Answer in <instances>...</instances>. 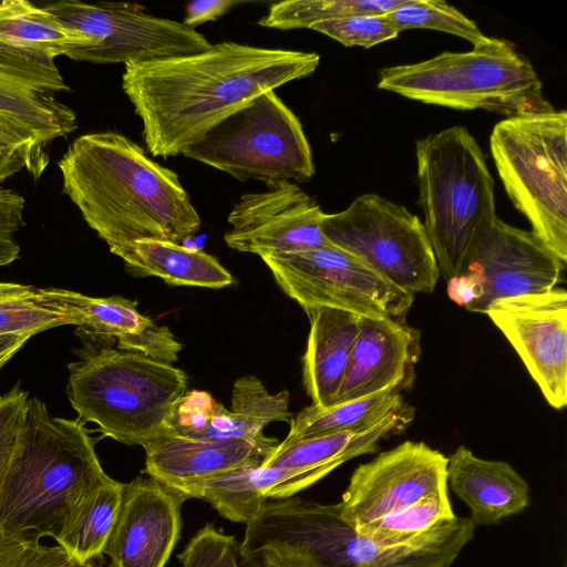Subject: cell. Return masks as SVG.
I'll return each instance as SVG.
<instances>
[{
  "instance_id": "obj_3",
  "label": "cell",
  "mask_w": 567,
  "mask_h": 567,
  "mask_svg": "<svg viewBox=\"0 0 567 567\" xmlns=\"http://www.w3.org/2000/svg\"><path fill=\"white\" fill-rule=\"evenodd\" d=\"M95 442L81 420L51 416L45 403L28 399L0 485V530L23 543L56 542L72 511L110 477Z\"/></svg>"
},
{
  "instance_id": "obj_11",
  "label": "cell",
  "mask_w": 567,
  "mask_h": 567,
  "mask_svg": "<svg viewBox=\"0 0 567 567\" xmlns=\"http://www.w3.org/2000/svg\"><path fill=\"white\" fill-rule=\"evenodd\" d=\"M44 9L86 40L85 45L65 52L75 61L127 64L193 54L212 47L195 29L131 4L68 0Z\"/></svg>"
},
{
  "instance_id": "obj_13",
  "label": "cell",
  "mask_w": 567,
  "mask_h": 567,
  "mask_svg": "<svg viewBox=\"0 0 567 567\" xmlns=\"http://www.w3.org/2000/svg\"><path fill=\"white\" fill-rule=\"evenodd\" d=\"M519 355L547 403L567 404V292L501 298L485 311Z\"/></svg>"
},
{
  "instance_id": "obj_25",
  "label": "cell",
  "mask_w": 567,
  "mask_h": 567,
  "mask_svg": "<svg viewBox=\"0 0 567 567\" xmlns=\"http://www.w3.org/2000/svg\"><path fill=\"white\" fill-rule=\"evenodd\" d=\"M289 392L270 393L255 375L237 379L233 386L231 405L221 403L203 439H264V429L272 422H290Z\"/></svg>"
},
{
  "instance_id": "obj_9",
  "label": "cell",
  "mask_w": 567,
  "mask_h": 567,
  "mask_svg": "<svg viewBox=\"0 0 567 567\" xmlns=\"http://www.w3.org/2000/svg\"><path fill=\"white\" fill-rule=\"evenodd\" d=\"M327 240L360 259L396 287L415 296L432 293L437 261L420 218L378 194H362L346 209L323 214Z\"/></svg>"
},
{
  "instance_id": "obj_5",
  "label": "cell",
  "mask_w": 567,
  "mask_h": 567,
  "mask_svg": "<svg viewBox=\"0 0 567 567\" xmlns=\"http://www.w3.org/2000/svg\"><path fill=\"white\" fill-rule=\"evenodd\" d=\"M419 205L440 276L456 277L496 217L494 182L485 156L463 126L416 141Z\"/></svg>"
},
{
  "instance_id": "obj_15",
  "label": "cell",
  "mask_w": 567,
  "mask_h": 567,
  "mask_svg": "<svg viewBox=\"0 0 567 567\" xmlns=\"http://www.w3.org/2000/svg\"><path fill=\"white\" fill-rule=\"evenodd\" d=\"M323 214L297 184L281 183L244 194L228 215L231 229L224 239L229 248L259 257L328 246Z\"/></svg>"
},
{
  "instance_id": "obj_40",
  "label": "cell",
  "mask_w": 567,
  "mask_h": 567,
  "mask_svg": "<svg viewBox=\"0 0 567 567\" xmlns=\"http://www.w3.org/2000/svg\"><path fill=\"white\" fill-rule=\"evenodd\" d=\"M241 3L236 0H198L186 6V16L183 24L194 29L207 21H215L231 8Z\"/></svg>"
},
{
  "instance_id": "obj_23",
  "label": "cell",
  "mask_w": 567,
  "mask_h": 567,
  "mask_svg": "<svg viewBox=\"0 0 567 567\" xmlns=\"http://www.w3.org/2000/svg\"><path fill=\"white\" fill-rule=\"evenodd\" d=\"M310 331L302 378L312 404L331 405L343 381L359 333L361 316L329 307L307 311Z\"/></svg>"
},
{
  "instance_id": "obj_38",
  "label": "cell",
  "mask_w": 567,
  "mask_h": 567,
  "mask_svg": "<svg viewBox=\"0 0 567 567\" xmlns=\"http://www.w3.org/2000/svg\"><path fill=\"white\" fill-rule=\"evenodd\" d=\"M28 393L17 384L0 395V485L23 421Z\"/></svg>"
},
{
  "instance_id": "obj_30",
  "label": "cell",
  "mask_w": 567,
  "mask_h": 567,
  "mask_svg": "<svg viewBox=\"0 0 567 567\" xmlns=\"http://www.w3.org/2000/svg\"><path fill=\"white\" fill-rule=\"evenodd\" d=\"M405 0H288L272 4L259 21L265 28L291 30L361 14H386Z\"/></svg>"
},
{
  "instance_id": "obj_21",
  "label": "cell",
  "mask_w": 567,
  "mask_h": 567,
  "mask_svg": "<svg viewBox=\"0 0 567 567\" xmlns=\"http://www.w3.org/2000/svg\"><path fill=\"white\" fill-rule=\"evenodd\" d=\"M331 472L326 467L284 468L261 464L235 468L174 488L188 498L204 499L231 522L246 524L265 503L289 498Z\"/></svg>"
},
{
  "instance_id": "obj_34",
  "label": "cell",
  "mask_w": 567,
  "mask_h": 567,
  "mask_svg": "<svg viewBox=\"0 0 567 567\" xmlns=\"http://www.w3.org/2000/svg\"><path fill=\"white\" fill-rule=\"evenodd\" d=\"M239 543L231 535L206 524L188 542L177 557L182 567H240Z\"/></svg>"
},
{
  "instance_id": "obj_18",
  "label": "cell",
  "mask_w": 567,
  "mask_h": 567,
  "mask_svg": "<svg viewBox=\"0 0 567 567\" xmlns=\"http://www.w3.org/2000/svg\"><path fill=\"white\" fill-rule=\"evenodd\" d=\"M421 355V334L403 317H361L343 381L332 404L410 390Z\"/></svg>"
},
{
  "instance_id": "obj_17",
  "label": "cell",
  "mask_w": 567,
  "mask_h": 567,
  "mask_svg": "<svg viewBox=\"0 0 567 567\" xmlns=\"http://www.w3.org/2000/svg\"><path fill=\"white\" fill-rule=\"evenodd\" d=\"M54 58L0 42V114L48 145L78 128L75 112L54 97L70 90Z\"/></svg>"
},
{
  "instance_id": "obj_36",
  "label": "cell",
  "mask_w": 567,
  "mask_h": 567,
  "mask_svg": "<svg viewBox=\"0 0 567 567\" xmlns=\"http://www.w3.org/2000/svg\"><path fill=\"white\" fill-rule=\"evenodd\" d=\"M0 567H80L60 546L23 543L0 530Z\"/></svg>"
},
{
  "instance_id": "obj_14",
  "label": "cell",
  "mask_w": 567,
  "mask_h": 567,
  "mask_svg": "<svg viewBox=\"0 0 567 567\" xmlns=\"http://www.w3.org/2000/svg\"><path fill=\"white\" fill-rule=\"evenodd\" d=\"M449 458L423 442L405 441L360 464L339 503L354 527L447 492Z\"/></svg>"
},
{
  "instance_id": "obj_8",
  "label": "cell",
  "mask_w": 567,
  "mask_h": 567,
  "mask_svg": "<svg viewBox=\"0 0 567 567\" xmlns=\"http://www.w3.org/2000/svg\"><path fill=\"white\" fill-rule=\"evenodd\" d=\"M183 155L239 181L255 179L268 187L305 183L315 175L302 125L275 91L224 118Z\"/></svg>"
},
{
  "instance_id": "obj_16",
  "label": "cell",
  "mask_w": 567,
  "mask_h": 567,
  "mask_svg": "<svg viewBox=\"0 0 567 567\" xmlns=\"http://www.w3.org/2000/svg\"><path fill=\"white\" fill-rule=\"evenodd\" d=\"M186 499L152 476L124 484L120 513L103 550L109 567H164L179 538Z\"/></svg>"
},
{
  "instance_id": "obj_2",
  "label": "cell",
  "mask_w": 567,
  "mask_h": 567,
  "mask_svg": "<svg viewBox=\"0 0 567 567\" xmlns=\"http://www.w3.org/2000/svg\"><path fill=\"white\" fill-rule=\"evenodd\" d=\"M58 167L63 193L113 255L144 239L182 245L200 228L177 174L120 133L76 137Z\"/></svg>"
},
{
  "instance_id": "obj_35",
  "label": "cell",
  "mask_w": 567,
  "mask_h": 567,
  "mask_svg": "<svg viewBox=\"0 0 567 567\" xmlns=\"http://www.w3.org/2000/svg\"><path fill=\"white\" fill-rule=\"evenodd\" d=\"M219 402L206 391L185 392L173 405L164 425L165 432L188 439H203Z\"/></svg>"
},
{
  "instance_id": "obj_7",
  "label": "cell",
  "mask_w": 567,
  "mask_h": 567,
  "mask_svg": "<svg viewBox=\"0 0 567 567\" xmlns=\"http://www.w3.org/2000/svg\"><path fill=\"white\" fill-rule=\"evenodd\" d=\"M499 178L532 231L567 261V112L507 117L489 138Z\"/></svg>"
},
{
  "instance_id": "obj_22",
  "label": "cell",
  "mask_w": 567,
  "mask_h": 567,
  "mask_svg": "<svg viewBox=\"0 0 567 567\" xmlns=\"http://www.w3.org/2000/svg\"><path fill=\"white\" fill-rule=\"evenodd\" d=\"M447 462V484L470 508L473 525H493L529 504L527 482L506 462L476 456L458 446Z\"/></svg>"
},
{
  "instance_id": "obj_19",
  "label": "cell",
  "mask_w": 567,
  "mask_h": 567,
  "mask_svg": "<svg viewBox=\"0 0 567 567\" xmlns=\"http://www.w3.org/2000/svg\"><path fill=\"white\" fill-rule=\"evenodd\" d=\"M52 310L91 339L116 341L121 350L134 351L173 364L182 344L167 326H159L137 310V302L121 296L90 297L63 288H40Z\"/></svg>"
},
{
  "instance_id": "obj_6",
  "label": "cell",
  "mask_w": 567,
  "mask_h": 567,
  "mask_svg": "<svg viewBox=\"0 0 567 567\" xmlns=\"http://www.w3.org/2000/svg\"><path fill=\"white\" fill-rule=\"evenodd\" d=\"M68 368L66 394L79 420L126 445H143L162 433L188 384L173 364L111 347H87Z\"/></svg>"
},
{
  "instance_id": "obj_33",
  "label": "cell",
  "mask_w": 567,
  "mask_h": 567,
  "mask_svg": "<svg viewBox=\"0 0 567 567\" xmlns=\"http://www.w3.org/2000/svg\"><path fill=\"white\" fill-rule=\"evenodd\" d=\"M310 29L346 47L371 48L396 38L400 31L385 14H361L315 23Z\"/></svg>"
},
{
  "instance_id": "obj_4",
  "label": "cell",
  "mask_w": 567,
  "mask_h": 567,
  "mask_svg": "<svg viewBox=\"0 0 567 567\" xmlns=\"http://www.w3.org/2000/svg\"><path fill=\"white\" fill-rule=\"evenodd\" d=\"M378 87L426 104L485 110L505 118L554 111L529 60L504 39L487 38L465 52L383 68Z\"/></svg>"
},
{
  "instance_id": "obj_31",
  "label": "cell",
  "mask_w": 567,
  "mask_h": 567,
  "mask_svg": "<svg viewBox=\"0 0 567 567\" xmlns=\"http://www.w3.org/2000/svg\"><path fill=\"white\" fill-rule=\"evenodd\" d=\"M70 321L50 308L40 288L0 281V336L19 333L34 336Z\"/></svg>"
},
{
  "instance_id": "obj_24",
  "label": "cell",
  "mask_w": 567,
  "mask_h": 567,
  "mask_svg": "<svg viewBox=\"0 0 567 567\" xmlns=\"http://www.w3.org/2000/svg\"><path fill=\"white\" fill-rule=\"evenodd\" d=\"M115 255L130 274L155 276L168 285L220 289L234 282L231 274L212 255L169 241L138 240Z\"/></svg>"
},
{
  "instance_id": "obj_20",
  "label": "cell",
  "mask_w": 567,
  "mask_h": 567,
  "mask_svg": "<svg viewBox=\"0 0 567 567\" xmlns=\"http://www.w3.org/2000/svg\"><path fill=\"white\" fill-rule=\"evenodd\" d=\"M278 441L241 439H188L165 431L142 446L145 472L172 487L208 478L235 468L261 465Z\"/></svg>"
},
{
  "instance_id": "obj_28",
  "label": "cell",
  "mask_w": 567,
  "mask_h": 567,
  "mask_svg": "<svg viewBox=\"0 0 567 567\" xmlns=\"http://www.w3.org/2000/svg\"><path fill=\"white\" fill-rule=\"evenodd\" d=\"M406 405L401 393L393 392L348 400L324 408L311 404L291 419L290 431L285 441L363 430Z\"/></svg>"
},
{
  "instance_id": "obj_26",
  "label": "cell",
  "mask_w": 567,
  "mask_h": 567,
  "mask_svg": "<svg viewBox=\"0 0 567 567\" xmlns=\"http://www.w3.org/2000/svg\"><path fill=\"white\" fill-rule=\"evenodd\" d=\"M124 484L111 477L89 492L72 511L56 539L80 567L100 557L116 523Z\"/></svg>"
},
{
  "instance_id": "obj_12",
  "label": "cell",
  "mask_w": 567,
  "mask_h": 567,
  "mask_svg": "<svg viewBox=\"0 0 567 567\" xmlns=\"http://www.w3.org/2000/svg\"><path fill=\"white\" fill-rule=\"evenodd\" d=\"M566 264L533 231L497 216L486 227L461 272L446 281L449 298L472 312L485 313L497 299L554 289Z\"/></svg>"
},
{
  "instance_id": "obj_42",
  "label": "cell",
  "mask_w": 567,
  "mask_h": 567,
  "mask_svg": "<svg viewBox=\"0 0 567 567\" xmlns=\"http://www.w3.org/2000/svg\"><path fill=\"white\" fill-rule=\"evenodd\" d=\"M23 168L27 161L21 154L0 152V184Z\"/></svg>"
},
{
  "instance_id": "obj_27",
  "label": "cell",
  "mask_w": 567,
  "mask_h": 567,
  "mask_svg": "<svg viewBox=\"0 0 567 567\" xmlns=\"http://www.w3.org/2000/svg\"><path fill=\"white\" fill-rule=\"evenodd\" d=\"M0 42L54 59L74 45L86 44L81 34L56 20L44 7L25 0L0 2Z\"/></svg>"
},
{
  "instance_id": "obj_29",
  "label": "cell",
  "mask_w": 567,
  "mask_h": 567,
  "mask_svg": "<svg viewBox=\"0 0 567 567\" xmlns=\"http://www.w3.org/2000/svg\"><path fill=\"white\" fill-rule=\"evenodd\" d=\"M455 514L447 492L433 494L402 509L355 527L364 537L382 546L405 544Z\"/></svg>"
},
{
  "instance_id": "obj_10",
  "label": "cell",
  "mask_w": 567,
  "mask_h": 567,
  "mask_svg": "<svg viewBox=\"0 0 567 567\" xmlns=\"http://www.w3.org/2000/svg\"><path fill=\"white\" fill-rule=\"evenodd\" d=\"M260 258L306 312L329 307L361 317H403L414 300V295L333 245Z\"/></svg>"
},
{
  "instance_id": "obj_39",
  "label": "cell",
  "mask_w": 567,
  "mask_h": 567,
  "mask_svg": "<svg viewBox=\"0 0 567 567\" xmlns=\"http://www.w3.org/2000/svg\"><path fill=\"white\" fill-rule=\"evenodd\" d=\"M25 199L16 190L0 188V267L19 258L20 247L14 235L25 225Z\"/></svg>"
},
{
  "instance_id": "obj_41",
  "label": "cell",
  "mask_w": 567,
  "mask_h": 567,
  "mask_svg": "<svg viewBox=\"0 0 567 567\" xmlns=\"http://www.w3.org/2000/svg\"><path fill=\"white\" fill-rule=\"evenodd\" d=\"M31 338L29 334L8 333L0 336V369L23 347Z\"/></svg>"
},
{
  "instance_id": "obj_32",
  "label": "cell",
  "mask_w": 567,
  "mask_h": 567,
  "mask_svg": "<svg viewBox=\"0 0 567 567\" xmlns=\"http://www.w3.org/2000/svg\"><path fill=\"white\" fill-rule=\"evenodd\" d=\"M402 32L406 29H432L461 37L474 45L487 40L477 24L443 0H405L385 14Z\"/></svg>"
},
{
  "instance_id": "obj_37",
  "label": "cell",
  "mask_w": 567,
  "mask_h": 567,
  "mask_svg": "<svg viewBox=\"0 0 567 567\" xmlns=\"http://www.w3.org/2000/svg\"><path fill=\"white\" fill-rule=\"evenodd\" d=\"M0 152L19 153L27 161V171L39 178L49 164L47 145L25 126L0 114Z\"/></svg>"
},
{
  "instance_id": "obj_1",
  "label": "cell",
  "mask_w": 567,
  "mask_h": 567,
  "mask_svg": "<svg viewBox=\"0 0 567 567\" xmlns=\"http://www.w3.org/2000/svg\"><path fill=\"white\" fill-rule=\"evenodd\" d=\"M320 55L224 41L205 51L125 64L122 87L153 156L183 154L257 96L311 75Z\"/></svg>"
}]
</instances>
